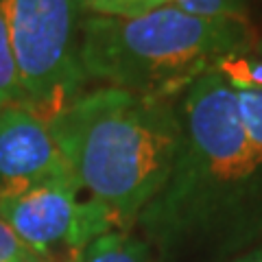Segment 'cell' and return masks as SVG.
Returning a JSON list of instances; mask_svg holds the SVG:
<instances>
[{
  "label": "cell",
  "mask_w": 262,
  "mask_h": 262,
  "mask_svg": "<svg viewBox=\"0 0 262 262\" xmlns=\"http://www.w3.org/2000/svg\"><path fill=\"white\" fill-rule=\"evenodd\" d=\"M182 149L168 182L138 216L155 241L262 225V151L243 127L236 92L216 70L177 101Z\"/></svg>",
  "instance_id": "cell-1"
},
{
  "label": "cell",
  "mask_w": 262,
  "mask_h": 262,
  "mask_svg": "<svg viewBox=\"0 0 262 262\" xmlns=\"http://www.w3.org/2000/svg\"><path fill=\"white\" fill-rule=\"evenodd\" d=\"M48 127L79 188L120 223L160 194L182 149L177 101L112 85L85 88Z\"/></svg>",
  "instance_id": "cell-2"
},
{
  "label": "cell",
  "mask_w": 262,
  "mask_h": 262,
  "mask_svg": "<svg viewBox=\"0 0 262 262\" xmlns=\"http://www.w3.org/2000/svg\"><path fill=\"white\" fill-rule=\"evenodd\" d=\"M256 37L249 20L208 18L164 5L136 18H81L85 79L179 101L196 79Z\"/></svg>",
  "instance_id": "cell-3"
},
{
  "label": "cell",
  "mask_w": 262,
  "mask_h": 262,
  "mask_svg": "<svg viewBox=\"0 0 262 262\" xmlns=\"http://www.w3.org/2000/svg\"><path fill=\"white\" fill-rule=\"evenodd\" d=\"M79 0H7V29L22 103L55 116L88 88L81 66Z\"/></svg>",
  "instance_id": "cell-4"
},
{
  "label": "cell",
  "mask_w": 262,
  "mask_h": 262,
  "mask_svg": "<svg viewBox=\"0 0 262 262\" xmlns=\"http://www.w3.org/2000/svg\"><path fill=\"white\" fill-rule=\"evenodd\" d=\"M0 219L31 251L48 256L53 249L83 251L120 221L103 203L81 199L75 177H57L0 192Z\"/></svg>",
  "instance_id": "cell-5"
},
{
  "label": "cell",
  "mask_w": 262,
  "mask_h": 262,
  "mask_svg": "<svg viewBox=\"0 0 262 262\" xmlns=\"http://www.w3.org/2000/svg\"><path fill=\"white\" fill-rule=\"evenodd\" d=\"M72 177L48 120L13 103L0 107V192Z\"/></svg>",
  "instance_id": "cell-6"
},
{
  "label": "cell",
  "mask_w": 262,
  "mask_h": 262,
  "mask_svg": "<svg viewBox=\"0 0 262 262\" xmlns=\"http://www.w3.org/2000/svg\"><path fill=\"white\" fill-rule=\"evenodd\" d=\"M234 90L262 92V37H253L238 53L227 55L214 68Z\"/></svg>",
  "instance_id": "cell-7"
},
{
  "label": "cell",
  "mask_w": 262,
  "mask_h": 262,
  "mask_svg": "<svg viewBox=\"0 0 262 262\" xmlns=\"http://www.w3.org/2000/svg\"><path fill=\"white\" fill-rule=\"evenodd\" d=\"M81 262H153V258L144 243L112 229L81 251Z\"/></svg>",
  "instance_id": "cell-8"
},
{
  "label": "cell",
  "mask_w": 262,
  "mask_h": 262,
  "mask_svg": "<svg viewBox=\"0 0 262 262\" xmlns=\"http://www.w3.org/2000/svg\"><path fill=\"white\" fill-rule=\"evenodd\" d=\"M13 103L24 105L18 68L9 44V29H7V0H0V107Z\"/></svg>",
  "instance_id": "cell-9"
},
{
  "label": "cell",
  "mask_w": 262,
  "mask_h": 262,
  "mask_svg": "<svg viewBox=\"0 0 262 262\" xmlns=\"http://www.w3.org/2000/svg\"><path fill=\"white\" fill-rule=\"evenodd\" d=\"M164 5L173 3L170 0H79L83 15H107V18H136Z\"/></svg>",
  "instance_id": "cell-10"
},
{
  "label": "cell",
  "mask_w": 262,
  "mask_h": 262,
  "mask_svg": "<svg viewBox=\"0 0 262 262\" xmlns=\"http://www.w3.org/2000/svg\"><path fill=\"white\" fill-rule=\"evenodd\" d=\"M179 9L208 18H236L247 20L249 0H170Z\"/></svg>",
  "instance_id": "cell-11"
},
{
  "label": "cell",
  "mask_w": 262,
  "mask_h": 262,
  "mask_svg": "<svg viewBox=\"0 0 262 262\" xmlns=\"http://www.w3.org/2000/svg\"><path fill=\"white\" fill-rule=\"evenodd\" d=\"M243 127L256 149L262 151V92L260 90H234Z\"/></svg>",
  "instance_id": "cell-12"
},
{
  "label": "cell",
  "mask_w": 262,
  "mask_h": 262,
  "mask_svg": "<svg viewBox=\"0 0 262 262\" xmlns=\"http://www.w3.org/2000/svg\"><path fill=\"white\" fill-rule=\"evenodd\" d=\"M31 253H35V251H31L13 234V229L0 219V262H24Z\"/></svg>",
  "instance_id": "cell-13"
},
{
  "label": "cell",
  "mask_w": 262,
  "mask_h": 262,
  "mask_svg": "<svg viewBox=\"0 0 262 262\" xmlns=\"http://www.w3.org/2000/svg\"><path fill=\"white\" fill-rule=\"evenodd\" d=\"M234 262H262V245H260V247H256L253 251H249L247 256H243V258L234 260Z\"/></svg>",
  "instance_id": "cell-14"
},
{
  "label": "cell",
  "mask_w": 262,
  "mask_h": 262,
  "mask_svg": "<svg viewBox=\"0 0 262 262\" xmlns=\"http://www.w3.org/2000/svg\"><path fill=\"white\" fill-rule=\"evenodd\" d=\"M24 262H51V260H48V256H42V253H31Z\"/></svg>",
  "instance_id": "cell-15"
}]
</instances>
